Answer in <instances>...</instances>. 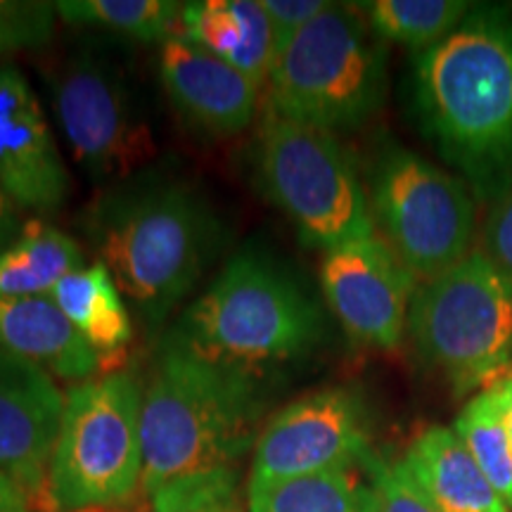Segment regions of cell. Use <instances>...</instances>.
Instances as JSON below:
<instances>
[{"label": "cell", "instance_id": "cell-1", "mask_svg": "<svg viewBox=\"0 0 512 512\" xmlns=\"http://www.w3.org/2000/svg\"><path fill=\"white\" fill-rule=\"evenodd\" d=\"M415 112L439 155L472 195L512 192V10H470L460 27L415 60Z\"/></svg>", "mask_w": 512, "mask_h": 512}, {"label": "cell", "instance_id": "cell-2", "mask_svg": "<svg viewBox=\"0 0 512 512\" xmlns=\"http://www.w3.org/2000/svg\"><path fill=\"white\" fill-rule=\"evenodd\" d=\"M98 261L150 328L195 290L221 242L209 204L176 178L145 174L102 195L83 216Z\"/></svg>", "mask_w": 512, "mask_h": 512}, {"label": "cell", "instance_id": "cell-3", "mask_svg": "<svg viewBox=\"0 0 512 512\" xmlns=\"http://www.w3.org/2000/svg\"><path fill=\"white\" fill-rule=\"evenodd\" d=\"M266 384L162 342L143 389V494L238 470L264 420Z\"/></svg>", "mask_w": 512, "mask_h": 512}, {"label": "cell", "instance_id": "cell-4", "mask_svg": "<svg viewBox=\"0 0 512 512\" xmlns=\"http://www.w3.org/2000/svg\"><path fill=\"white\" fill-rule=\"evenodd\" d=\"M192 356L259 382L304 361L325 339L316 299L264 252H240L164 337Z\"/></svg>", "mask_w": 512, "mask_h": 512}, {"label": "cell", "instance_id": "cell-5", "mask_svg": "<svg viewBox=\"0 0 512 512\" xmlns=\"http://www.w3.org/2000/svg\"><path fill=\"white\" fill-rule=\"evenodd\" d=\"M268 110L325 131H356L382 110L387 53L356 5L330 8L287 38L266 83Z\"/></svg>", "mask_w": 512, "mask_h": 512}, {"label": "cell", "instance_id": "cell-6", "mask_svg": "<svg viewBox=\"0 0 512 512\" xmlns=\"http://www.w3.org/2000/svg\"><path fill=\"white\" fill-rule=\"evenodd\" d=\"M143 387L128 370L72 384L43 501L53 512L112 508L143 486Z\"/></svg>", "mask_w": 512, "mask_h": 512}, {"label": "cell", "instance_id": "cell-7", "mask_svg": "<svg viewBox=\"0 0 512 512\" xmlns=\"http://www.w3.org/2000/svg\"><path fill=\"white\" fill-rule=\"evenodd\" d=\"M406 332L453 394L508 380L512 368V280L484 252H470L437 278L418 283Z\"/></svg>", "mask_w": 512, "mask_h": 512}, {"label": "cell", "instance_id": "cell-8", "mask_svg": "<svg viewBox=\"0 0 512 512\" xmlns=\"http://www.w3.org/2000/svg\"><path fill=\"white\" fill-rule=\"evenodd\" d=\"M256 178L304 242L328 249L375 235L368 188L337 133L266 110Z\"/></svg>", "mask_w": 512, "mask_h": 512}, {"label": "cell", "instance_id": "cell-9", "mask_svg": "<svg viewBox=\"0 0 512 512\" xmlns=\"http://www.w3.org/2000/svg\"><path fill=\"white\" fill-rule=\"evenodd\" d=\"M368 202L375 233L418 283L437 278L470 254L475 197L460 178L408 147H382L370 169Z\"/></svg>", "mask_w": 512, "mask_h": 512}, {"label": "cell", "instance_id": "cell-10", "mask_svg": "<svg viewBox=\"0 0 512 512\" xmlns=\"http://www.w3.org/2000/svg\"><path fill=\"white\" fill-rule=\"evenodd\" d=\"M50 91L74 164L93 181H128L155 157V138L136 93L124 69L105 53L83 46L64 57Z\"/></svg>", "mask_w": 512, "mask_h": 512}, {"label": "cell", "instance_id": "cell-11", "mask_svg": "<svg viewBox=\"0 0 512 512\" xmlns=\"http://www.w3.org/2000/svg\"><path fill=\"white\" fill-rule=\"evenodd\" d=\"M370 453V420L361 394L349 387L318 389L287 403L261 427L247 491L351 470L366 463Z\"/></svg>", "mask_w": 512, "mask_h": 512}, {"label": "cell", "instance_id": "cell-12", "mask_svg": "<svg viewBox=\"0 0 512 512\" xmlns=\"http://www.w3.org/2000/svg\"><path fill=\"white\" fill-rule=\"evenodd\" d=\"M320 285L339 325L358 344L396 349L403 342L418 280L380 235L328 249Z\"/></svg>", "mask_w": 512, "mask_h": 512}, {"label": "cell", "instance_id": "cell-13", "mask_svg": "<svg viewBox=\"0 0 512 512\" xmlns=\"http://www.w3.org/2000/svg\"><path fill=\"white\" fill-rule=\"evenodd\" d=\"M0 190L19 211L55 214L69 195V171L41 100L15 64H0Z\"/></svg>", "mask_w": 512, "mask_h": 512}, {"label": "cell", "instance_id": "cell-14", "mask_svg": "<svg viewBox=\"0 0 512 512\" xmlns=\"http://www.w3.org/2000/svg\"><path fill=\"white\" fill-rule=\"evenodd\" d=\"M64 392L46 370L0 351V472L41 498L60 432Z\"/></svg>", "mask_w": 512, "mask_h": 512}, {"label": "cell", "instance_id": "cell-15", "mask_svg": "<svg viewBox=\"0 0 512 512\" xmlns=\"http://www.w3.org/2000/svg\"><path fill=\"white\" fill-rule=\"evenodd\" d=\"M159 83L178 114L209 136L252 126L264 88L181 36L159 43Z\"/></svg>", "mask_w": 512, "mask_h": 512}, {"label": "cell", "instance_id": "cell-16", "mask_svg": "<svg viewBox=\"0 0 512 512\" xmlns=\"http://www.w3.org/2000/svg\"><path fill=\"white\" fill-rule=\"evenodd\" d=\"M0 351L24 358L67 384L98 377L105 366L50 294L0 299Z\"/></svg>", "mask_w": 512, "mask_h": 512}, {"label": "cell", "instance_id": "cell-17", "mask_svg": "<svg viewBox=\"0 0 512 512\" xmlns=\"http://www.w3.org/2000/svg\"><path fill=\"white\" fill-rule=\"evenodd\" d=\"M176 36L195 43L266 88L278 41L261 0L185 3Z\"/></svg>", "mask_w": 512, "mask_h": 512}, {"label": "cell", "instance_id": "cell-18", "mask_svg": "<svg viewBox=\"0 0 512 512\" xmlns=\"http://www.w3.org/2000/svg\"><path fill=\"white\" fill-rule=\"evenodd\" d=\"M403 465L439 512H510L451 427L434 425L422 432Z\"/></svg>", "mask_w": 512, "mask_h": 512}, {"label": "cell", "instance_id": "cell-19", "mask_svg": "<svg viewBox=\"0 0 512 512\" xmlns=\"http://www.w3.org/2000/svg\"><path fill=\"white\" fill-rule=\"evenodd\" d=\"M50 297L102 361L119 356L131 344V311L112 273L100 261L62 278Z\"/></svg>", "mask_w": 512, "mask_h": 512}, {"label": "cell", "instance_id": "cell-20", "mask_svg": "<svg viewBox=\"0 0 512 512\" xmlns=\"http://www.w3.org/2000/svg\"><path fill=\"white\" fill-rule=\"evenodd\" d=\"M86 266L83 249L53 223L29 219L22 235L0 252V299L43 297Z\"/></svg>", "mask_w": 512, "mask_h": 512}, {"label": "cell", "instance_id": "cell-21", "mask_svg": "<svg viewBox=\"0 0 512 512\" xmlns=\"http://www.w3.org/2000/svg\"><path fill=\"white\" fill-rule=\"evenodd\" d=\"M247 512H373V484L354 467L287 479L247 491Z\"/></svg>", "mask_w": 512, "mask_h": 512}, {"label": "cell", "instance_id": "cell-22", "mask_svg": "<svg viewBox=\"0 0 512 512\" xmlns=\"http://www.w3.org/2000/svg\"><path fill=\"white\" fill-rule=\"evenodd\" d=\"M57 17L81 29H100L140 43L176 36L185 3L178 0H60Z\"/></svg>", "mask_w": 512, "mask_h": 512}, {"label": "cell", "instance_id": "cell-23", "mask_svg": "<svg viewBox=\"0 0 512 512\" xmlns=\"http://www.w3.org/2000/svg\"><path fill=\"white\" fill-rule=\"evenodd\" d=\"M358 8L380 41L425 53L460 27L472 5L467 0H370Z\"/></svg>", "mask_w": 512, "mask_h": 512}, {"label": "cell", "instance_id": "cell-24", "mask_svg": "<svg viewBox=\"0 0 512 512\" xmlns=\"http://www.w3.org/2000/svg\"><path fill=\"white\" fill-rule=\"evenodd\" d=\"M453 430L512 510V444L505 427L503 382L472 396V401L460 411Z\"/></svg>", "mask_w": 512, "mask_h": 512}, {"label": "cell", "instance_id": "cell-25", "mask_svg": "<svg viewBox=\"0 0 512 512\" xmlns=\"http://www.w3.org/2000/svg\"><path fill=\"white\" fill-rule=\"evenodd\" d=\"M152 512H247L240 498V472L188 479L150 496Z\"/></svg>", "mask_w": 512, "mask_h": 512}, {"label": "cell", "instance_id": "cell-26", "mask_svg": "<svg viewBox=\"0 0 512 512\" xmlns=\"http://www.w3.org/2000/svg\"><path fill=\"white\" fill-rule=\"evenodd\" d=\"M57 8L48 0H0V60L48 46L55 36Z\"/></svg>", "mask_w": 512, "mask_h": 512}, {"label": "cell", "instance_id": "cell-27", "mask_svg": "<svg viewBox=\"0 0 512 512\" xmlns=\"http://www.w3.org/2000/svg\"><path fill=\"white\" fill-rule=\"evenodd\" d=\"M363 467L373 484V512H439L403 460H384L370 453Z\"/></svg>", "mask_w": 512, "mask_h": 512}, {"label": "cell", "instance_id": "cell-28", "mask_svg": "<svg viewBox=\"0 0 512 512\" xmlns=\"http://www.w3.org/2000/svg\"><path fill=\"white\" fill-rule=\"evenodd\" d=\"M261 8L271 19L275 41L280 48L287 38H292L318 15H323L330 8V0H261Z\"/></svg>", "mask_w": 512, "mask_h": 512}, {"label": "cell", "instance_id": "cell-29", "mask_svg": "<svg viewBox=\"0 0 512 512\" xmlns=\"http://www.w3.org/2000/svg\"><path fill=\"white\" fill-rule=\"evenodd\" d=\"M484 249V254L512 280V192L491 204L484 223Z\"/></svg>", "mask_w": 512, "mask_h": 512}, {"label": "cell", "instance_id": "cell-30", "mask_svg": "<svg viewBox=\"0 0 512 512\" xmlns=\"http://www.w3.org/2000/svg\"><path fill=\"white\" fill-rule=\"evenodd\" d=\"M24 223L27 221H22V211L0 190V252H5L22 235Z\"/></svg>", "mask_w": 512, "mask_h": 512}, {"label": "cell", "instance_id": "cell-31", "mask_svg": "<svg viewBox=\"0 0 512 512\" xmlns=\"http://www.w3.org/2000/svg\"><path fill=\"white\" fill-rule=\"evenodd\" d=\"M31 498L15 479L0 472V512H27Z\"/></svg>", "mask_w": 512, "mask_h": 512}, {"label": "cell", "instance_id": "cell-32", "mask_svg": "<svg viewBox=\"0 0 512 512\" xmlns=\"http://www.w3.org/2000/svg\"><path fill=\"white\" fill-rule=\"evenodd\" d=\"M27 512H31V510H27Z\"/></svg>", "mask_w": 512, "mask_h": 512}]
</instances>
